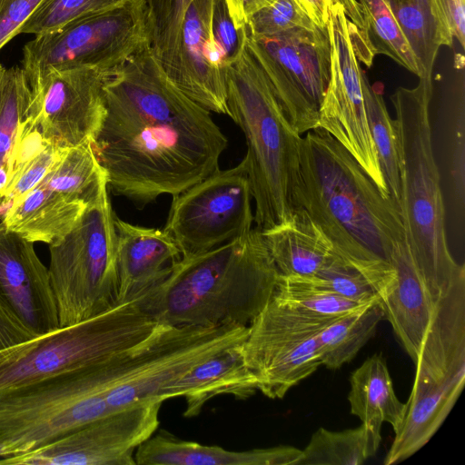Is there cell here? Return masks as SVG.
<instances>
[{
	"label": "cell",
	"mask_w": 465,
	"mask_h": 465,
	"mask_svg": "<svg viewBox=\"0 0 465 465\" xmlns=\"http://www.w3.org/2000/svg\"><path fill=\"white\" fill-rule=\"evenodd\" d=\"M252 198L243 158L173 196L163 230L182 256L208 252L252 230Z\"/></svg>",
	"instance_id": "13"
},
{
	"label": "cell",
	"mask_w": 465,
	"mask_h": 465,
	"mask_svg": "<svg viewBox=\"0 0 465 465\" xmlns=\"http://www.w3.org/2000/svg\"><path fill=\"white\" fill-rule=\"evenodd\" d=\"M114 216L105 182L64 239L49 245L48 272L60 327L91 319L116 304Z\"/></svg>",
	"instance_id": "8"
},
{
	"label": "cell",
	"mask_w": 465,
	"mask_h": 465,
	"mask_svg": "<svg viewBox=\"0 0 465 465\" xmlns=\"http://www.w3.org/2000/svg\"><path fill=\"white\" fill-rule=\"evenodd\" d=\"M116 242V303L138 298L169 272L181 258L174 240L164 231L127 223L114 216Z\"/></svg>",
	"instance_id": "20"
},
{
	"label": "cell",
	"mask_w": 465,
	"mask_h": 465,
	"mask_svg": "<svg viewBox=\"0 0 465 465\" xmlns=\"http://www.w3.org/2000/svg\"><path fill=\"white\" fill-rule=\"evenodd\" d=\"M231 18L239 30L248 24L251 16L275 0H224Z\"/></svg>",
	"instance_id": "41"
},
{
	"label": "cell",
	"mask_w": 465,
	"mask_h": 465,
	"mask_svg": "<svg viewBox=\"0 0 465 465\" xmlns=\"http://www.w3.org/2000/svg\"><path fill=\"white\" fill-rule=\"evenodd\" d=\"M103 94L104 114L92 145L114 195L143 208L220 170L226 136L169 79L150 42L109 70Z\"/></svg>",
	"instance_id": "1"
},
{
	"label": "cell",
	"mask_w": 465,
	"mask_h": 465,
	"mask_svg": "<svg viewBox=\"0 0 465 465\" xmlns=\"http://www.w3.org/2000/svg\"><path fill=\"white\" fill-rule=\"evenodd\" d=\"M43 0H0V50L15 36Z\"/></svg>",
	"instance_id": "38"
},
{
	"label": "cell",
	"mask_w": 465,
	"mask_h": 465,
	"mask_svg": "<svg viewBox=\"0 0 465 465\" xmlns=\"http://www.w3.org/2000/svg\"><path fill=\"white\" fill-rule=\"evenodd\" d=\"M108 72L90 66L48 70L31 86L21 128L59 148L92 142L104 114Z\"/></svg>",
	"instance_id": "15"
},
{
	"label": "cell",
	"mask_w": 465,
	"mask_h": 465,
	"mask_svg": "<svg viewBox=\"0 0 465 465\" xmlns=\"http://www.w3.org/2000/svg\"><path fill=\"white\" fill-rule=\"evenodd\" d=\"M381 442V431L362 423L340 431L321 427L302 450L299 465H361L377 453Z\"/></svg>",
	"instance_id": "29"
},
{
	"label": "cell",
	"mask_w": 465,
	"mask_h": 465,
	"mask_svg": "<svg viewBox=\"0 0 465 465\" xmlns=\"http://www.w3.org/2000/svg\"><path fill=\"white\" fill-rule=\"evenodd\" d=\"M86 205L41 180L1 222L32 242L53 245L70 232Z\"/></svg>",
	"instance_id": "24"
},
{
	"label": "cell",
	"mask_w": 465,
	"mask_h": 465,
	"mask_svg": "<svg viewBox=\"0 0 465 465\" xmlns=\"http://www.w3.org/2000/svg\"><path fill=\"white\" fill-rule=\"evenodd\" d=\"M363 96L371 135L389 193L399 208L400 170L394 120L385 104L382 92L363 77Z\"/></svg>",
	"instance_id": "31"
},
{
	"label": "cell",
	"mask_w": 465,
	"mask_h": 465,
	"mask_svg": "<svg viewBox=\"0 0 465 465\" xmlns=\"http://www.w3.org/2000/svg\"><path fill=\"white\" fill-rule=\"evenodd\" d=\"M162 401L141 402L97 419L33 452L0 464L135 465L136 449L159 426Z\"/></svg>",
	"instance_id": "16"
},
{
	"label": "cell",
	"mask_w": 465,
	"mask_h": 465,
	"mask_svg": "<svg viewBox=\"0 0 465 465\" xmlns=\"http://www.w3.org/2000/svg\"><path fill=\"white\" fill-rule=\"evenodd\" d=\"M162 325L135 298L91 319L3 349L0 391L115 358L144 343Z\"/></svg>",
	"instance_id": "6"
},
{
	"label": "cell",
	"mask_w": 465,
	"mask_h": 465,
	"mask_svg": "<svg viewBox=\"0 0 465 465\" xmlns=\"http://www.w3.org/2000/svg\"><path fill=\"white\" fill-rule=\"evenodd\" d=\"M0 304L35 336L59 328L48 269L34 242L0 223Z\"/></svg>",
	"instance_id": "17"
},
{
	"label": "cell",
	"mask_w": 465,
	"mask_h": 465,
	"mask_svg": "<svg viewBox=\"0 0 465 465\" xmlns=\"http://www.w3.org/2000/svg\"><path fill=\"white\" fill-rule=\"evenodd\" d=\"M248 326L162 327L125 358L117 382L107 391L113 411L132 405L162 401L160 394L171 381L221 351L241 343ZM163 402V401H162Z\"/></svg>",
	"instance_id": "10"
},
{
	"label": "cell",
	"mask_w": 465,
	"mask_h": 465,
	"mask_svg": "<svg viewBox=\"0 0 465 465\" xmlns=\"http://www.w3.org/2000/svg\"><path fill=\"white\" fill-rule=\"evenodd\" d=\"M302 450L281 445L251 450H228L219 446L183 440L161 430L135 450V465H299Z\"/></svg>",
	"instance_id": "22"
},
{
	"label": "cell",
	"mask_w": 465,
	"mask_h": 465,
	"mask_svg": "<svg viewBox=\"0 0 465 465\" xmlns=\"http://www.w3.org/2000/svg\"><path fill=\"white\" fill-rule=\"evenodd\" d=\"M390 263L395 270V283L381 305L384 318L415 362L446 295L465 271L449 279L428 274L416 263L406 240L395 245Z\"/></svg>",
	"instance_id": "18"
},
{
	"label": "cell",
	"mask_w": 465,
	"mask_h": 465,
	"mask_svg": "<svg viewBox=\"0 0 465 465\" xmlns=\"http://www.w3.org/2000/svg\"><path fill=\"white\" fill-rule=\"evenodd\" d=\"M149 42L144 0L118 6L35 35L23 47V70L30 87L50 69L111 70Z\"/></svg>",
	"instance_id": "9"
},
{
	"label": "cell",
	"mask_w": 465,
	"mask_h": 465,
	"mask_svg": "<svg viewBox=\"0 0 465 465\" xmlns=\"http://www.w3.org/2000/svg\"><path fill=\"white\" fill-rule=\"evenodd\" d=\"M63 148L45 143L12 173L0 192V219L19 203L48 173Z\"/></svg>",
	"instance_id": "35"
},
{
	"label": "cell",
	"mask_w": 465,
	"mask_h": 465,
	"mask_svg": "<svg viewBox=\"0 0 465 465\" xmlns=\"http://www.w3.org/2000/svg\"><path fill=\"white\" fill-rule=\"evenodd\" d=\"M431 80L423 78L415 87H399L391 96L399 154V210L407 244L418 266L429 274L450 277L464 266L453 259L446 238L444 203L431 143Z\"/></svg>",
	"instance_id": "5"
},
{
	"label": "cell",
	"mask_w": 465,
	"mask_h": 465,
	"mask_svg": "<svg viewBox=\"0 0 465 465\" xmlns=\"http://www.w3.org/2000/svg\"><path fill=\"white\" fill-rule=\"evenodd\" d=\"M260 232L281 275H314L343 256L302 211Z\"/></svg>",
	"instance_id": "23"
},
{
	"label": "cell",
	"mask_w": 465,
	"mask_h": 465,
	"mask_svg": "<svg viewBox=\"0 0 465 465\" xmlns=\"http://www.w3.org/2000/svg\"><path fill=\"white\" fill-rule=\"evenodd\" d=\"M35 337L0 304V351Z\"/></svg>",
	"instance_id": "40"
},
{
	"label": "cell",
	"mask_w": 465,
	"mask_h": 465,
	"mask_svg": "<svg viewBox=\"0 0 465 465\" xmlns=\"http://www.w3.org/2000/svg\"><path fill=\"white\" fill-rule=\"evenodd\" d=\"M348 401L351 414L377 431L387 422L395 432L405 417L406 402L397 398L386 361L381 354L367 358L351 372Z\"/></svg>",
	"instance_id": "25"
},
{
	"label": "cell",
	"mask_w": 465,
	"mask_h": 465,
	"mask_svg": "<svg viewBox=\"0 0 465 465\" xmlns=\"http://www.w3.org/2000/svg\"><path fill=\"white\" fill-rule=\"evenodd\" d=\"M245 40L293 130L302 135L319 127L331 75L327 27H298L262 37L246 33Z\"/></svg>",
	"instance_id": "11"
},
{
	"label": "cell",
	"mask_w": 465,
	"mask_h": 465,
	"mask_svg": "<svg viewBox=\"0 0 465 465\" xmlns=\"http://www.w3.org/2000/svg\"><path fill=\"white\" fill-rule=\"evenodd\" d=\"M309 16L294 0H275L254 13L245 25L246 33L262 37L277 35L293 28H314Z\"/></svg>",
	"instance_id": "36"
},
{
	"label": "cell",
	"mask_w": 465,
	"mask_h": 465,
	"mask_svg": "<svg viewBox=\"0 0 465 465\" xmlns=\"http://www.w3.org/2000/svg\"><path fill=\"white\" fill-rule=\"evenodd\" d=\"M302 211L347 260L390 262L406 240L400 210L333 136L317 127L301 136L291 183Z\"/></svg>",
	"instance_id": "2"
},
{
	"label": "cell",
	"mask_w": 465,
	"mask_h": 465,
	"mask_svg": "<svg viewBox=\"0 0 465 465\" xmlns=\"http://www.w3.org/2000/svg\"><path fill=\"white\" fill-rule=\"evenodd\" d=\"M440 19L450 33L464 47L465 0H433Z\"/></svg>",
	"instance_id": "39"
},
{
	"label": "cell",
	"mask_w": 465,
	"mask_h": 465,
	"mask_svg": "<svg viewBox=\"0 0 465 465\" xmlns=\"http://www.w3.org/2000/svg\"><path fill=\"white\" fill-rule=\"evenodd\" d=\"M241 343L211 356L168 383L160 394L161 401L183 397L186 404L183 416L192 418L214 397L231 395L246 400L255 394L257 381L245 363Z\"/></svg>",
	"instance_id": "21"
},
{
	"label": "cell",
	"mask_w": 465,
	"mask_h": 465,
	"mask_svg": "<svg viewBox=\"0 0 465 465\" xmlns=\"http://www.w3.org/2000/svg\"><path fill=\"white\" fill-rule=\"evenodd\" d=\"M124 0H43L20 34L45 35L84 17L114 8Z\"/></svg>",
	"instance_id": "34"
},
{
	"label": "cell",
	"mask_w": 465,
	"mask_h": 465,
	"mask_svg": "<svg viewBox=\"0 0 465 465\" xmlns=\"http://www.w3.org/2000/svg\"><path fill=\"white\" fill-rule=\"evenodd\" d=\"M272 299L296 311L324 318L338 317L368 304L345 298L312 275L280 274Z\"/></svg>",
	"instance_id": "30"
},
{
	"label": "cell",
	"mask_w": 465,
	"mask_h": 465,
	"mask_svg": "<svg viewBox=\"0 0 465 465\" xmlns=\"http://www.w3.org/2000/svg\"><path fill=\"white\" fill-rule=\"evenodd\" d=\"M341 4L373 56L385 54L420 78L415 55L388 0H342Z\"/></svg>",
	"instance_id": "26"
},
{
	"label": "cell",
	"mask_w": 465,
	"mask_h": 465,
	"mask_svg": "<svg viewBox=\"0 0 465 465\" xmlns=\"http://www.w3.org/2000/svg\"><path fill=\"white\" fill-rule=\"evenodd\" d=\"M383 318L380 302H373L330 321L318 334L321 365L337 370L351 361Z\"/></svg>",
	"instance_id": "28"
},
{
	"label": "cell",
	"mask_w": 465,
	"mask_h": 465,
	"mask_svg": "<svg viewBox=\"0 0 465 465\" xmlns=\"http://www.w3.org/2000/svg\"><path fill=\"white\" fill-rule=\"evenodd\" d=\"M31 87L23 68L5 69L0 80V169L9 166L31 102Z\"/></svg>",
	"instance_id": "32"
},
{
	"label": "cell",
	"mask_w": 465,
	"mask_h": 465,
	"mask_svg": "<svg viewBox=\"0 0 465 465\" xmlns=\"http://www.w3.org/2000/svg\"><path fill=\"white\" fill-rule=\"evenodd\" d=\"M193 0H144L148 39L167 73L173 66L184 13Z\"/></svg>",
	"instance_id": "33"
},
{
	"label": "cell",
	"mask_w": 465,
	"mask_h": 465,
	"mask_svg": "<svg viewBox=\"0 0 465 465\" xmlns=\"http://www.w3.org/2000/svg\"><path fill=\"white\" fill-rule=\"evenodd\" d=\"M334 318L302 312L272 297L248 325L241 343L258 391L270 399H282L311 376L321 366L318 334Z\"/></svg>",
	"instance_id": "12"
},
{
	"label": "cell",
	"mask_w": 465,
	"mask_h": 465,
	"mask_svg": "<svg viewBox=\"0 0 465 465\" xmlns=\"http://www.w3.org/2000/svg\"><path fill=\"white\" fill-rule=\"evenodd\" d=\"M333 0H294L297 5L319 27H326Z\"/></svg>",
	"instance_id": "42"
},
{
	"label": "cell",
	"mask_w": 465,
	"mask_h": 465,
	"mask_svg": "<svg viewBox=\"0 0 465 465\" xmlns=\"http://www.w3.org/2000/svg\"><path fill=\"white\" fill-rule=\"evenodd\" d=\"M214 0H193L181 25L175 59L166 73L173 84L208 110L229 116L224 67L212 36Z\"/></svg>",
	"instance_id": "19"
},
{
	"label": "cell",
	"mask_w": 465,
	"mask_h": 465,
	"mask_svg": "<svg viewBox=\"0 0 465 465\" xmlns=\"http://www.w3.org/2000/svg\"><path fill=\"white\" fill-rule=\"evenodd\" d=\"M331 44V75L319 112V127L356 159L380 190L390 196L371 135L363 96L357 28L340 0H333L326 25Z\"/></svg>",
	"instance_id": "14"
},
{
	"label": "cell",
	"mask_w": 465,
	"mask_h": 465,
	"mask_svg": "<svg viewBox=\"0 0 465 465\" xmlns=\"http://www.w3.org/2000/svg\"><path fill=\"white\" fill-rule=\"evenodd\" d=\"M244 27H235L224 0H214L212 15V36L223 65L238 54L244 34Z\"/></svg>",
	"instance_id": "37"
},
{
	"label": "cell",
	"mask_w": 465,
	"mask_h": 465,
	"mask_svg": "<svg viewBox=\"0 0 465 465\" xmlns=\"http://www.w3.org/2000/svg\"><path fill=\"white\" fill-rule=\"evenodd\" d=\"M5 69V68L0 64V80H1V77H2V75L4 74Z\"/></svg>",
	"instance_id": "43"
},
{
	"label": "cell",
	"mask_w": 465,
	"mask_h": 465,
	"mask_svg": "<svg viewBox=\"0 0 465 465\" xmlns=\"http://www.w3.org/2000/svg\"><path fill=\"white\" fill-rule=\"evenodd\" d=\"M224 64L229 116L242 131L254 222L262 232L292 215L291 183L302 135L287 120L264 71L246 45Z\"/></svg>",
	"instance_id": "4"
},
{
	"label": "cell",
	"mask_w": 465,
	"mask_h": 465,
	"mask_svg": "<svg viewBox=\"0 0 465 465\" xmlns=\"http://www.w3.org/2000/svg\"><path fill=\"white\" fill-rule=\"evenodd\" d=\"M420 69V79L431 80L441 45L452 46L453 36L444 26L433 0H388Z\"/></svg>",
	"instance_id": "27"
},
{
	"label": "cell",
	"mask_w": 465,
	"mask_h": 465,
	"mask_svg": "<svg viewBox=\"0 0 465 465\" xmlns=\"http://www.w3.org/2000/svg\"><path fill=\"white\" fill-rule=\"evenodd\" d=\"M104 361L0 391V460L33 452L113 411Z\"/></svg>",
	"instance_id": "7"
},
{
	"label": "cell",
	"mask_w": 465,
	"mask_h": 465,
	"mask_svg": "<svg viewBox=\"0 0 465 465\" xmlns=\"http://www.w3.org/2000/svg\"><path fill=\"white\" fill-rule=\"evenodd\" d=\"M279 272L260 231L213 250L181 256L138 297L167 326H248L272 299Z\"/></svg>",
	"instance_id": "3"
}]
</instances>
